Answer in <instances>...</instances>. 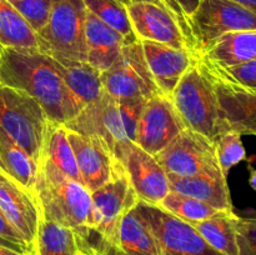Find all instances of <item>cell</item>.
<instances>
[{
	"label": "cell",
	"instance_id": "obj_1",
	"mask_svg": "<svg viewBox=\"0 0 256 255\" xmlns=\"http://www.w3.org/2000/svg\"><path fill=\"white\" fill-rule=\"evenodd\" d=\"M0 82L36 100L52 122L65 124L79 112L54 59L39 52L4 48L0 55Z\"/></svg>",
	"mask_w": 256,
	"mask_h": 255
},
{
	"label": "cell",
	"instance_id": "obj_2",
	"mask_svg": "<svg viewBox=\"0 0 256 255\" xmlns=\"http://www.w3.org/2000/svg\"><path fill=\"white\" fill-rule=\"evenodd\" d=\"M34 194L40 215L89 239L92 234V192L46 159L38 164Z\"/></svg>",
	"mask_w": 256,
	"mask_h": 255
},
{
	"label": "cell",
	"instance_id": "obj_3",
	"mask_svg": "<svg viewBox=\"0 0 256 255\" xmlns=\"http://www.w3.org/2000/svg\"><path fill=\"white\" fill-rule=\"evenodd\" d=\"M170 100L185 129L199 132L212 142L225 132L214 86L200 68L199 59L178 82Z\"/></svg>",
	"mask_w": 256,
	"mask_h": 255
},
{
	"label": "cell",
	"instance_id": "obj_4",
	"mask_svg": "<svg viewBox=\"0 0 256 255\" xmlns=\"http://www.w3.org/2000/svg\"><path fill=\"white\" fill-rule=\"evenodd\" d=\"M86 10L82 0H52L49 20L36 32L39 52L56 60L86 62Z\"/></svg>",
	"mask_w": 256,
	"mask_h": 255
},
{
	"label": "cell",
	"instance_id": "obj_5",
	"mask_svg": "<svg viewBox=\"0 0 256 255\" xmlns=\"http://www.w3.org/2000/svg\"><path fill=\"white\" fill-rule=\"evenodd\" d=\"M50 120L36 100L0 82V126L36 164L44 149Z\"/></svg>",
	"mask_w": 256,
	"mask_h": 255
},
{
	"label": "cell",
	"instance_id": "obj_6",
	"mask_svg": "<svg viewBox=\"0 0 256 255\" xmlns=\"http://www.w3.org/2000/svg\"><path fill=\"white\" fill-rule=\"evenodd\" d=\"M138 202L136 192L119 162L112 179L92 192V234L89 238L90 242L102 252H109L116 242L122 218Z\"/></svg>",
	"mask_w": 256,
	"mask_h": 255
},
{
	"label": "cell",
	"instance_id": "obj_7",
	"mask_svg": "<svg viewBox=\"0 0 256 255\" xmlns=\"http://www.w3.org/2000/svg\"><path fill=\"white\" fill-rule=\"evenodd\" d=\"M100 80L102 89L115 99H150L162 94L150 72L139 39L124 45L114 64L100 74Z\"/></svg>",
	"mask_w": 256,
	"mask_h": 255
},
{
	"label": "cell",
	"instance_id": "obj_8",
	"mask_svg": "<svg viewBox=\"0 0 256 255\" xmlns=\"http://www.w3.org/2000/svg\"><path fill=\"white\" fill-rule=\"evenodd\" d=\"M136 208L149 225L159 255H224L210 246L194 226L160 205L138 202Z\"/></svg>",
	"mask_w": 256,
	"mask_h": 255
},
{
	"label": "cell",
	"instance_id": "obj_9",
	"mask_svg": "<svg viewBox=\"0 0 256 255\" xmlns=\"http://www.w3.org/2000/svg\"><path fill=\"white\" fill-rule=\"evenodd\" d=\"M190 25L200 55L210 42L226 32L256 30V12L232 0H200Z\"/></svg>",
	"mask_w": 256,
	"mask_h": 255
},
{
	"label": "cell",
	"instance_id": "obj_10",
	"mask_svg": "<svg viewBox=\"0 0 256 255\" xmlns=\"http://www.w3.org/2000/svg\"><path fill=\"white\" fill-rule=\"evenodd\" d=\"M155 158L166 174L178 176L222 172L215 142L190 129L182 130Z\"/></svg>",
	"mask_w": 256,
	"mask_h": 255
},
{
	"label": "cell",
	"instance_id": "obj_11",
	"mask_svg": "<svg viewBox=\"0 0 256 255\" xmlns=\"http://www.w3.org/2000/svg\"><path fill=\"white\" fill-rule=\"evenodd\" d=\"M199 65L214 86L225 130L256 136V89L230 82L200 55Z\"/></svg>",
	"mask_w": 256,
	"mask_h": 255
},
{
	"label": "cell",
	"instance_id": "obj_12",
	"mask_svg": "<svg viewBox=\"0 0 256 255\" xmlns=\"http://www.w3.org/2000/svg\"><path fill=\"white\" fill-rule=\"evenodd\" d=\"M115 158L125 169L138 199L150 205H160L170 192V185L156 158L132 142L120 146Z\"/></svg>",
	"mask_w": 256,
	"mask_h": 255
},
{
	"label": "cell",
	"instance_id": "obj_13",
	"mask_svg": "<svg viewBox=\"0 0 256 255\" xmlns=\"http://www.w3.org/2000/svg\"><path fill=\"white\" fill-rule=\"evenodd\" d=\"M64 125L72 132L100 139L114 155L120 146L130 142L122 126L118 100L105 90Z\"/></svg>",
	"mask_w": 256,
	"mask_h": 255
},
{
	"label": "cell",
	"instance_id": "obj_14",
	"mask_svg": "<svg viewBox=\"0 0 256 255\" xmlns=\"http://www.w3.org/2000/svg\"><path fill=\"white\" fill-rule=\"evenodd\" d=\"M185 129L170 98L155 95L145 104L138 122L135 144L152 155L162 152Z\"/></svg>",
	"mask_w": 256,
	"mask_h": 255
},
{
	"label": "cell",
	"instance_id": "obj_15",
	"mask_svg": "<svg viewBox=\"0 0 256 255\" xmlns=\"http://www.w3.org/2000/svg\"><path fill=\"white\" fill-rule=\"evenodd\" d=\"M0 210L24 242L32 246L40 220L36 196L2 170H0Z\"/></svg>",
	"mask_w": 256,
	"mask_h": 255
},
{
	"label": "cell",
	"instance_id": "obj_16",
	"mask_svg": "<svg viewBox=\"0 0 256 255\" xmlns=\"http://www.w3.org/2000/svg\"><path fill=\"white\" fill-rule=\"evenodd\" d=\"M68 139L85 188L92 192L106 184L119 166V162L108 145L96 138L85 136L69 129Z\"/></svg>",
	"mask_w": 256,
	"mask_h": 255
},
{
	"label": "cell",
	"instance_id": "obj_17",
	"mask_svg": "<svg viewBox=\"0 0 256 255\" xmlns=\"http://www.w3.org/2000/svg\"><path fill=\"white\" fill-rule=\"evenodd\" d=\"M128 12L135 36L139 40H150L176 49L190 50L178 22L162 6L154 2H134L128 5Z\"/></svg>",
	"mask_w": 256,
	"mask_h": 255
},
{
	"label": "cell",
	"instance_id": "obj_18",
	"mask_svg": "<svg viewBox=\"0 0 256 255\" xmlns=\"http://www.w3.org/2000/svg\"><path fill=\"white\" fill-rule=\"evenodd\" d=\"M140 42L155 82L160 92L170 98L180 79L198 62L199 55L188 49H176L162 42Z\"/></svg>",
	"mask_w": 256,
	"mask_h": 255
},
{
	"label": "cell",
	"instance_id": "obj_19",
	"mask_svg": "<svg viewBox=\"0 0 256 255\" xmlns=\"http://www.w3.org/2000/svg\"><path fill=\"white\" fill-rule=\"evenodd\" d=\"M170 190L206 202L225 212H234L226 176L219 172H202L192 176L166 174Z\"/></svg>",
	"mask_w": 256,
	"mask_h": 255
},
{
	"label": "cell",
	"instance_id": "obj_20",
	"mask_svg": "<svg viewBox=\"0 0 256 255\" xmlns=\"http://www.w3.org/2000/svg\"><path fill=\"white\" fill-rule=\"evenodd\" d=\"M85 42H86V62L98 72L109 69L122 52L126 39L100 20L96 15L86 10L85 16Z\"/></svg>",
	"mask_w": 256,
	"mask_h": 255
},
{
	"label": "cell",
	"instance_id": "obj_21",
	"mask_svg": "<svg viewBox=\"0 0 256 255\" xmlns=\"http://www.w3.org/2000/svg\"><path fill=\"white\" fill-rule=\"evenodd\" d=\"M200 56L222 68L256 59V30L226 32L210 42Z\"/></svg>",
	"mask_w": 256,
	"mask_h": 255
},
{
	"label": "cell",
	"instance_id": "obj_22",
	"mask_svg": "<svg viewBox=\"0 0 256 255\" xmlns=\"http://www.w3.org/2000/svg\"><path fill=\"white\" fill-rule=\"evenodd\" d=\"M105 254L159 255L154 235L136 205L124 215L118 232L116 242L114 248Z\"/></svg>",
	"mask_w": 256,
	"mask_h": 255
},
{
	"label": "cell",
	"instance_id": "obj_23",
	"mask_svg": "<svg viewBox=\"0 0 256 255\" xmlns=\"http://www.w3.org/2000/svg\"><path fill=\"white\" fill-rule=\"evenodd\" d=\"M54 62L58 70L62 72L79 112L96 100L104 92L100 80L102 72L86 62L54 59Z\"/></svg>",
	"mask_w": 256,
	"mask_h": 255
},
{
	"label": "cell",
	"instance_id": "obj_24",
	"mask_svg": "<svg viewBox=\"0 0 256 255\" xmlns=\"http://www.w3.org/2000/svg\"><path fill=\"white\" fill-rule=\"evenodd\" d=\"M0 45L19 52H39L35 32L8 0H0Z\"/></svg>",
	"mask_w": 256,
	"mask_h": 255
},
{
	"label": "cell",
	"instance_id": "obj_25",
	"mask_svg": "<svg viewBox=\"0 0 256 255\" xmlns=\"http://www.w3.org/2000/svg\"><path fill=\"white\" fill-rule=\"evenodd\" d=\"M42 159H46L68 178L82 184L74 152L68 139V129L64 124L50 122L45 136Z\"/></svg>",
	"mask_w": 256,
	"mask_h": 255
},
{
	"label": "cell",
	"instance_id": "obj_26",
	"mask_svg": "<svg viewBox=\"0 0 256 255\" xmlns=\"http://www.w3.org/2000/svg\"><path fill=\"white\" fill-rule=\"evenodd\" d=\"M82 235L40 215L35 246L38 255H82Z\"/></svg>",
	"mask_w": 256,
	"mask_h": 255
},
{
	"label": "cell",
	"instance_id": "obj_27",
	"mask_svg": "<svg viewBox=\"0 0 256 255\" xmlns=\"http://www.w3.org/2000/svg\"><path fill=\"white\" fill-rule=\"evenodd\" d=\"M0 159L4 162L8 174L34 194L38 164L16 142H14L8 135V132L2 126H0Z\"/></svg>",
	"mask_w": 256,
	"mask_h": 255
},
{
	"label": "cell",
	"instance_id": "obj_28",
	"mask_svg": "<svg viewBox=\"0 0 256 255\" xmlns=\"http://www.w3.org/2000/svg\"><path fill=\"white\" fill-rule=\"evenodd\" d=\"M234 212H222L209 219L190 222L212 248L224 255H238Z\"/></svg>",
	"mask_w": 256,
	"mask_h": 255
},
{
	"label": "cell",
	"instance_id": "obj_29",
	"mask_svg": "<svg viewBox=\"0 0 256 255\" xmlns=\"http://www.w3.org/2000/svg\"><path fill=\"white\" fill-rule=\"evenodd\" d=\"M82 2L90 12L96 15L105 24L119 32L126 39L128 44L138 40L130 22L128 5L124 4L122 0H82Z\"/></svg>",
	"mask_w": 256,
	"mask_h": 255
},
{
	"label": "cell",
	"instance_id": "obj_30",
	"mask_svg": "<svg viewBox=\"0 0 256 255\" xmlns=\"http://www.w3.org/2000/svg\"><path fill=\"white\" fill-rule=\"evenodd\" d=\"M160 206L186 222H200L220 214V210L210 206L206 202L188 195L179 194L170 190L166 196L160 202Z\"/></svg>",
	"mask_w": 256,
	"mask_h": 255
},
{
	"label": "cell",
	"instance_id": "obj_31",
	"mask_svg": "<svg viewBox=\"0 0 256 255\" xmlns=\"http://www.w3.org/2000/svg\"><path fill=\"white\" fill-rule=\"evenodd\" d=\"M219 166L225 176H228L232 166L245 160L246 152L242 142V134L235 130H225L214 140Z\"/></svg>",
	"mask_w": 256,
	"mask_h": 255
},
{
	"label": "cell",
	"instance_id": "obj_32",
	"mask_svg": "<svg viewBox=\"0 0 256 255\" xmlns=\"http://www.w3.org/2000/svg\"><path fill=\"white\" fill-rule=\"evenodd\" d=\"M154 2V4L159 5L162 9L166 10L174 18L178 25H179L185 39L188 40L190 50L192 52H195L196 55H199L196 52V45H195L194 36H192L190 20H192V14L196 10L200 0H132V2Z\"/></svg>",
	"mask_w": 256,
	"mask_h": 255
},
{
	"label": "cell",
	"instance_id": "obj_33",
	"mask_svg": "<svg viewBox=\"0 0 256 255\" xmlns=\"http://www.w3.org/2000/svg\"><path fill=\"white\" fill-rule=\"evenodd\" d=\"M32 30L39 32L46 25L52 0H8Z\"/></svg>",
	"mask_w": 256,
	"mask_h": 255
},
{
	"label": "cell",
	"instance_id": "obj_34",
	"mask_svg": "<svg viewBox=\"0 0 256 255\" xmlns=\"http://www.w3.org/2000/svg\"><path fill=\"white\" fill-rule=\"evenodd\" d=\"M119 105L120 118H122V126H124L126 136L130 142H135V134H136L138 122L142 114L145 104L149 99L145 98H125V99H116Z\"/></svg>",
	"mask_w": 256,
	"mask_h": 255
},
{
	"label": "cell",
	"instance_id": "obj_35",
	"mask_svg": "<svg viewBox=\"0 0 256 255\" xmlns=\"http://www.w3.org/2000/svg\"><path fill=\"white\" fill-rule=\"evenodd\" d=\"M238 255H256V218L235 219Z\"/></svg>",
	"mask_w": 256,
	"mask_h": 255
},
{
	"label": "cell",
	"instance_id": "obj_36",
	"mask_svg": "<svg viewBox=\"0 0 256 255\" xmlns=\"http://www.w3.org/2000/svg\"><path fill=\"white\" fill-rule=\"evenodd\" d=\"M208 62H209V60H208ZM209 62L222 75V76L229 79L230 82H235V84L242 85V86L256 89V59H252L250 60V62H242V64L235 65V66L230 68H222L212 62Z\"/></svg>",
	"mask_w": 256,
	"mask_h": 255
},
{
	"label": "cell",
	"instance_id": "obj_37",
	"mask_svg": "<svg viewBox=\"0 0 256 255\" xmlns=\"http://www.w3.org/2000/svg\"><path fill=\"white\" fill-rule=\"evenodd\" d=\"M0 236L4 238V239H6V240H9V242H15V244L22 245V246L26 248V249H29L30 248L29 245L24 242V239H22V235L19 234V232H18V230L15 229L12 224H10L9 220L4 216V214L2 212V210H0Z\"/></svg>",
	"mask_w": 256,
	"mask_h": 255
},
{
	"label": "cell",
	"instance_id": "obj_38",
	"mask_svg": "<svg viewBox=\"0 0 256 255\" xmlns=\"http://www.w3.org/2000/svg\"><path fill=\"white\" fill-rule=\"evenodd\" d=\"M80 252H82V255H108L98 249L94 244L90 242L89 239L84 236H82V239H80Z\"/></svg>",
	"mask_w": 256,
	"mask_h": 255
},
{
	"label": "cell",
	"instance_id": "obj_39",
	"mask_svg": "<svg viewBox=\"0 0 256 255\" xmlns=\"http://www.w3.org/2000/svg\"><path fill=\"white\" fill-rule=\"evenodd\" d=\"M0 245H4V246H8V248H10V249H14V250H16V252H22V254H25V252H28V250L30 249H26V248H24V246H22V245H19V244H15V242H9V240H6V239H4V238H2L0 236Z\"/></svg>",
	"mask_w": 256,
	"mask_h": 255
},
{
	"label": "cell",
	"instance_id": "obj_40",
	"mask_svg": "<svg viewBox=\"0 0 256 255\" xmlns=\"http://www.w3.org/2000/svg\"><path fill=\"white\" fill-rule=\"evenodd\" d=\"M232 2H238V4L248 8V9H252L256 12V0H232Z\"/></svg>",
	"mask_w": 256,
	"mask_h": 255
},
{
	"label": "cell",
	"instance_id": "obj_41",
	"mask_svg": "<svg viewBox=\"0 0 256 255\" xmlns=\"http://www.w3.org/2000/svg\"><path fill=\"white\" fill-rule=\"evenodd\" d=\"M0 255H25L22 252H16L14 249H10V248L4 246V245H0Z\"/></svg>",
	"mask_w": 256,
	"mask_h": 255
},
{
	"label": "cell",
	"instance_id": "obj_42",
	"mask_svg": "<svg viewBox=\"0 0 256 255\" xmlns=\"http://www.w3.org/2000/svg\"><path fill=\"white\" fill-rule=\"evenodd\" d=\"M250 185H252V188L256 192V170H254V172H252V175H250Z\"/></svg>",
	"mask_w": 256,
	"mask_h": 255
},
{
	"label": "cell",
	"instance_id": "obj_43",
	"mask_svg": "<svg viewBox=\"0 0 256 255\" xmlns=\"http://www.w3.org/2000/svg\"><path fill=\"white\" fill-rule=\"evenodd\" d=\"M25 255H38V250H36V246H35V242L34 245H32L30 249L25 252Z\"/></svg>",
	"mask_w": 256,
	"mask_h": 255
},
{
	"label": "cell",
	"instance_id": "obj_44",
	"mask_svg": "<svg viewBox=\"0 0 256 255\" xmlns=\"http://www.w3.org/2000/svg\"><path fill=\"white\" fill-rule=\"evenodd\" d=\"M0 170H2V172H6V168H5L4 162H2V160L0 159Z\"/></svg>",
	"mask_w": 256,
	"mask_h": 255
},
{
	"label": "cell",
	"instance_id": "obj_45",
	"mask_svg": "<svg viewBox=\"0 0 256 255\" xmlns=\"http://www.w3.org/2000/svg\"><path fill=\"white\" fill-rule=\"evenodd\" d=\"M122 2H124V4H126V5H129L130 2H132V0H122Z\"/></svg>",
	"mask_w": 256,
	"mask_h": 255
},
{
	"label": "cell",
	"instance_id": "obj_46",
	"mask_svg": "<svg viewBox=\"0 0 256 255\" xmlns=\"http://www.w3.org/2000/svg\"><path fill=\"white\" fill-rule=\"evenodd\" d=\"M2 49H4V48H2V45H0V55H2Z\"/></svg>",
	"mask_w": 256,
	"mask_h": 255
}]
</instances>
